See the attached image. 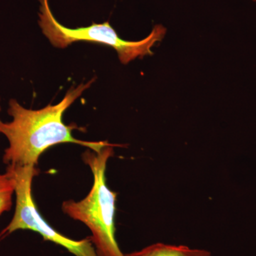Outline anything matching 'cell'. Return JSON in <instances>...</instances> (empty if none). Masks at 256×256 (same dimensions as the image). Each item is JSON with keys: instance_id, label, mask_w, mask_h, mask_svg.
<instances>
[{"instance_id": "obj_6", "label": "cell", "mask_w": 256, "mask_h": 256, "mask_svg": "<svg viewBox=\"0 0 256 256\" xmlns=\"http://www.w3.org/2000/svg\"><path fill=\"white\" fill-rule=\"evenodd\" d=\"M15 182L10 172L0 174V216L12 206Z\"/></svg>"}, {"instance_id": "obj_2", "label": "cell", "mask_w": 256, "mask_h": 256, "mask_svg": "<svg viewBox=\"0 0 256 256\" xmlns=\"http://www.w3.org/2000/svg\"><path fill=\"white\" fill-rule=\"evenodd\" d=\"M116 146H119L112 144L100 152L88 150L82 154L94 175V184L85 198L79 202L67 200L62 206L64 214L90 229V238L98 256H124L116 238L117 194L111 191L106 180L108 161L114 156Z\"/></svg>"}, {"instance_id": "obj_3", "label": "cell", "mask_w": 256, "mask_h": 256, "mask_svg": "<svg viewBox=\"0 0 256 256\" xmlns=\"http://www.w3.org/2000/svg\"><path fill=\"white\" fill-rule=\"evenodd\" d=\"M40 2L41 3L38 21L40 28L52 44L57 48H66L76 42H89L106 45L112 47L117 52L121 63L127 64L138 57L142 58L146 55H153L152 47L156 42L161 41L166 34V28L158 24L146 38L140 41L130 42L120 38L108 22L104 24L94 23L86 28H66L52 14L48 0H40Z\"/></svg>"}, {"instance_id": "obj_7", "label": "cell", "mask_w": 256, "mask_h": 256, "mask_svg": "<svg viewBox=\"0 0 256 256\" xmlns=\"http://www.w3.org/2000/svg\"><path fill=\"white\" fill-rule=\"evenodd\" d=\"M0 102H1V99H0ZM0 112H1V104H0Z\"/></svg>"}, {"instance_id": "obj_4", "label": "cell", "mask_w": 256, "mask_h": 256, "mask_svg": "<svg viewBox=\"0 0 256 256\" xmlns=\"http://www.w3.org/2000/svg\"><path fill=\"white\" fill-rule=\"evenodd\" d=\"M6 171L14 180L16 206L12 220L0 232V242L16 230H30L40 234L45 240L64 247L75 256H98L90 237L80 240L69 238L48 225L40 214L32 192V182L38 174L36 166L8 165Z\"/></svg>"}, {"instance_id": "obj_1", "label": "cell", "mask_w": 256, "mask_h": 256, "mask_svg": "<svg viewBox=\"0 0 256 256\" xmlns=\"http://www.w3.org/2000/svg\"><path fill=\"white\" fill-rule=\"evenodd\" d=\"M87 84L72 88L56 105H48L40 110L23 107L11 99L8 114L10 122L0 120V134L8 139L9 146L4 150L3 162L6 165L36 166L40 156L50 146L62 143H72L86 146L95 152L112 144L106 141L89 142L74 137L76 127L66 126L63 121L65 111L92 85Z\"/></svg>"}, {"instance_id": "obj_8", "label": "cell", "mask_w": 256, "mask_h": 256, "mask_svg": "<svg viewBox=\"0 0 256 256\" xmlns=\"http://www.w3.org/2000/svg\"><path fill=\"white\" fill-rule=\"evenodd\" d=\"M252 1L256 2V0H252Z\"/></svg>"}, {"instance_id": "obj_5", "label": "cell", "mask_w": 256, "mask_h": 256, "mask_svg": "<svg viewBox=\"0 0 256 256\" xmlns=\"http://www.w3.org/2000/svg\"><path fill=\"white\" fill-rule=\"evenodd\" d=\"M124 256H210V252L203 249L191 248L186 246L156 242L142 250L124 254Z\"/></svg>"}]
</instances>
